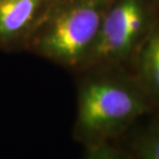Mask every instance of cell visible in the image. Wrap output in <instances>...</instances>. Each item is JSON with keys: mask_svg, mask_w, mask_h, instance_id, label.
<instances>
[{"mask_svg": "<svg viewBox=\"0 0 159 159\" xmlns=\"http://www.w3.org/2000/svg\"><path fill=\"white\" fill-rule=\"evenodd\" d=\"M53 0H0V50L26 52Z\"/></svg>", "mask_w": 159, "mask_h": 159, "instance_id": "obj_4", "label": "cell"}, {"mask_svg": "<svg viewBox=\"0 0 159 159\" xmlns=\"http://www.w3.org/2000/svg\"><path fill=\"white\" fill-rule=\"evenodd\" d=\"M126 150L134 159H159V117L134 131Z\"/></svg>", "mask_w": 159, "mask_h": 159, "instance_id": "obj_6", "label": "cell"}, {"mask_svg": "<svg viewBox=\"0 0 159 159\" xmlns=\"http://www.w3.org/2000/svg\"><path fill=\"white\" fill-rule=\"evenodd\" d=\"M130 70L159 106V18L134 57Z\"/></svg>", "mask_w": 159, "mask_h": 159, "instance_id": "obj_5", "label": "cell"}, {"mask_svg": "<svg viewBox=\"0 0 159 159\" xmlns=\"http://www.w3.org/2000/svg\"><path fill=\"white\" fill-rule=\"evenodd\" d=\"M154 1L156 2V3H158V4H159V0H154Z\"/></svg>", "mask_w": 159, "mask_h": 159, "instance_id": "obj_8", "label": "cell"}, {"mask_svg": "<svg viewBox=\"0 0 159 159\" xmlns=\"http://www.w3.org/2000/svg\"><path fill=\"white\" fill-rule=\"evenodd\" d=\"M158 18L159 4L154 0H112L82 70L99 66L130 69Z\"/></svg>", "mask_w": 159, "mask_h": 159, "instance_id": "obj_3", "label": "cell"}, {"mask_svg": "<svg viewBox=\"0 0 159 159\" xmlns=\"http://www.w3.org/2000/svg\"><path fill=\"white\" fill-rule=\"evenodd\" d=\"M112 0H53L27 47L33 53L77 73L83 69Z\"/></svg>", "mask_w": 159, "mask_h": 159, "instance_id": "obj_2", "label": "cell"}, {"mask_svg": "<svg viewBox=\"0 0 159 159\" xmlns=\"http://www.w3.org/2000/svg\"><path fill=\"white\" fill-rule=\"evenodd\" d=\"M158 107H159V106H158Z\"/></svg>", "mask_w": 159, "mask_h": 159, "instance_id": "obj_9", "label": "cell"}, {"mask_svg": "<svg viewBox=\"0 0 159 159\" xmlns=\"http://www.w3.org/2000/svg\"><path fill=\"white\" fill-rule=\"evenodd\" d=\"M75 74L73 139L83 147L114 143L156 107L128 68L99 66Z\"/></svg>", "mask_w": 159, "mask_h": 159, "instance_id": "obj_1", "label": "cell"}, {"mask_svg": "<svg viewBox=\"0 0 159 159\" xmlns=\"http://www.w3.org/2000/svg\"><path fill=\"white\" fill-rule=\"evenodd\" d=\"M83 159H134L126 149L114 143H104L84 147Z\"/></svg>", "mask_w": 159, "mask_h": 159, "instance_id": "obj_7", "label": "cell"}]
</instances>
